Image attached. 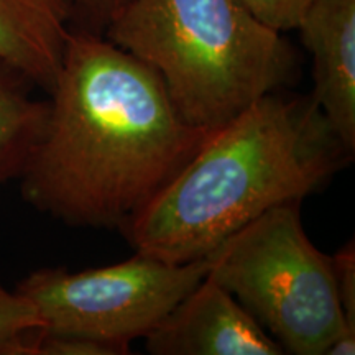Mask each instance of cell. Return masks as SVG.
Listing matches in <instances>:
<instances>
[{"label":"cell","instance_id":"cell-1","mask_svg":"<svg viewBox=\"0 0 355 355\" xmlns=\"http://www.w3.org/2000/svg\"><path fill=\"white\" fill-rule=\"evenodd\" d=\"M209 133L184 121L148 64L71 28L21 196L68 225L123 232Z\"/></svg>","mask_w":355,"mask_h":355},{"label":"cell","instance_id":"cell-2","mask_svg":"<svg viewBox=\"0 0 355 355\" xmlns=\"http://www.w3.org/2000/svg\"><path fill=\"white\" fill-rule=\"evenodd\" d=\"M352 157L313 96L273 91L212 130L122 234L170 263L206 259L263 212L301 204Z\"/></svg>","mask_w":355,"mask_h":355},{"label":"cell","instance_id":"cell-3","mask_svg":"<svg viewBox=\"0 0 355 355\" xmlns=\"http://www.w3.org/2000/svg\"><path fill=\"white\" fill-rule=\"evenodd\" d=\"M104 37L148 64L184 121L207 132L300 73L293 44L243 0H130Z\"/></svg>","mask_w":355,"mask_h":355},{"label":"cell","instance_id":"cell-4","mask_svg":"<svg viewBox=\"0 0 355 355\" xmlns=\"http://www.w3.org/2000/svg\"><path fill=\"white\" fill-rule=\"evenodd\" d=\"M206 278L229 291L283 354L324 355L345 327L331 257L304 232L300 202L263 212L211 252Z\"/></svg>","mask_w":355,"mask_h":355},{"label":"cell","instance_id":"cell-5","mask_svg":"<svg viewBox=\"0 0 355 355\" xmlns=\"http://www.w3.org/2000/svg\"><path fill=\"white\" fill-rule=\"evenodd\" d=\"M207 266V259L170 263L135 252L81 272L35 270L15 290L37 308L44 332L99 340L125 355L202 282Z\"/></svg>","mask_w":355,"mask_h":355},{"label":"cell","instance_id":"cell-6","mask_svg":"<svg viewBox=\"0 0 355 355\" xmlns=\"http://www.w3.org/2000/svg\"><path fill=\"white\" fill-rule=\"evenodd\" d=\"M153 355H283L242 304L204 277L145 337Z\"/></svg>","mask_w":355,"mask_h":355},{"label":"cell","instance_id":"cell-7","mask_svg":"<svg viewBox=\"0 0 355 355\" xmlns=\"http://www.w3.org/2000/svg\"><path fill=\"white\" fill-rule=\"evenodd\" d=\"M296 30L313 56L314 101L355 152V0H313Z\"/></svg>","mask_w":355,"mask_h":355},{"label":"cell","instance_id":"cell-8","mask_svg":"<svg viewBox=\"0 0 355 355\" xmlns=\"http://www.w3.org/2000/svg\"><path fill=\"white\" fill-rule=\"evenodd\" d=\"M71 17V0H0V61L50 94Z\"/></svg>","mask_w":355,"mask_h":355},{"label":"cell","instance_id":"cell-9","mask_svg":"<svg viewBox=\"0 0 355 355\" xmlns=\"http://www.w3.org/2000/svg\"><path fill=\"white\" fill-rule=\"evenodd\" d=\"M30 86L0 61V186L21 176L46 122L48 101L33 99Z\"/></svg>","mask_w":355,"mask_h":355},{"label":"cell","instance_id":"cell-10","mask_svg":"<svg viewBox=\"0 0 355 355\" xmlns=\"http://www.w3.org/2000/svg\"><path fill=\"white\" fill-rule=\"evenodd\" d=\"M42 334V318L32 301L0 286V355H38Z\"/></svg>","mask_w":355,"mask_h":355},{"label":"cell","instance_id":"cell-11","mask_svg":"<svg viewBox=\"0 0 355 355\" xmlns=\"http://www.w3.org/2000/svg\"><path fill=\"white\" fill-rule=\"evenodd\" d=\"M313 0H243L250 12L279 33L296 30Z\"/></svg>","mask_w":355,"mask_h":355},{"label":"cell","instance_id":"cell-12","mask_svg":"<svg viewBox=\"0 0 355 355\" xmlns=\"http://www.w3.org/2000/svg\"><path fill=\"white\" fill-rule=\"evenodd\" d=\"M130 0H71V28L104 35Z\"/></svg>","mask_w":355,"mask_h":355},{"label":"cell","instance_id":"cell-13","mask_svg":"<svg viewBox=\"0 0 355 355\" xmlns=\"http://www.w3.org/2000/svg\"><path fill=\"white\" fill-rule=\"evenodd\" d=\"M337 295L343 304L349 324L355 326V245L354 241L345 243L331 257Z\"/></svg>","mask_w":355,"mask_h":355},{"label":"cell","instance_id":"cell-14","mask_svg":"<svg viewBox=\"0 0 355 355\" xmlns=\"http://www.w3.org/2000/svg\"><path fill=\"white\" fill-rule=\"evenodd\" d=\"M38 355H121L117 349L79 336L44 332L38 343Z\"/></svg>","mask_w":355,"mask_h":355},{"label":"cell","instance_id":"cell-15","mask_svg":"<svg viewBox=\"0 0 355 355\" xmlns=\"http://www.w3.org/2000/svg\"><path fill=\"white\" fill-rule=\"evenodd\" d=\"M355 354V327H345L332 343L327 345L324 355H354Z\"/></svg>","mask_w":355,"mask_h":355}]
</instances>
